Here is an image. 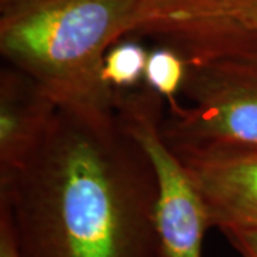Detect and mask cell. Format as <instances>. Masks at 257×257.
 Listing matches in <instances>:
<instances>
[{"label":"cell","instance_id":"obj_1","mask_svg":"<svg viewBox=\"0 0 257 257\" xmlns=\"http://www.w3.org/2000/svg\"><path fill=\"white\" fill-rule=\"evenodd\" d=\"M157 180L120 121L59 109L30 156L0 179L20 257H162Z\"/></svg>","mask_w":257,"mask_h":257},{"label":"cell","instance_id":"obj_2","mask_svg":"<svg viewBox=\"0 0 257 257\" xmlns=\"http://www.w3.org/2000/svg\"><path fill=\"white\" fill-rule=\"evenodd\" d=\"M145 0H16L0 6V55L59 109L116 116L117 90L103 79L104 56L138 30Z\"/></svg>","mask_w":257,"mask_h":257},{"label":"cell","instance_id":"obj_3","mask_svg":"<svg viewBox=\"0 0 257 257\" xmlns=\"http://www.w3.org/2000/svg\"><path fill=\"white\" fill-rule=\"evenodd\" d=\"M187 60L182 94L162 133L180 157L257 152V33L233 26L160 32Z\"/></svg>","mask_w":257,"mask_h":257},{"label":"cell","instance_id":"obj_4","mask_svg":"<svg viewBox=\"0 0 257 257\" xmlns=\"http://www.w3.org/2000/svg\"><path fill=\"white\" fill-rule=\"evenodd\" d=\"M116 111L126 130L145 149L156 175L162 257H203L204 236L213 226L187 167L163 138L165 100L143 84L117 90Z\"/></svg>","mask_w":257,"mask_h":257},{"label":"cell","instance_id":"obj_5","mask_svg":"<svg viewBox=\"0 0 257 257\" xmlns=\"http://www.w3.org/2000/svg\"><path fill=\"white\" fill-rule=\"evenodd\" d=\"M180 159L204 199L213 227L257 229V152Z\"/></svg>","mask_w":257,"mask_h":257},{"label":"cell","instance_id":"obj_6","mask_svg":"<svg viewBox=\"0 0 257 257\" xmlns=\"http://www.w3.org/2000/svg\"><path fill=\"white\" fill-rule=\"evenodd\" d=\"M59 107L35 80L5 64L0 72V179L30 156Z\"/></svg>","mask_w":257,"mask_h":257},{"label":"cell","instance_id":"obj_7","mask_svg":"<svg viewBox=\"0 0 257 257\" xmlns=\"http://www.w3.org/2000/svg\"><path fill=\"white\" fill-rule=\"evenodd\" d=\"M233 26L257 33V0H145L136 32Z\"/></svg>","mask_w":257,"mask_h":257},{"label":"cell","instance_id":"obj_8","mask_svg":"<svg viewBox=\"0 0 257 257\" xmlns=\"http://www.w3.org/2000/svg\"><path fill=\"white\" fill-rule=\"evenodd\" d=\"M186 74L187 60L183 53L166 43L149 52L143 84L165 100L166 110H175L182 104L179 96Z\"/></svg>","mask_w":257,"mask_h":257},{"label":"cell","instance_id":"obj_9","mask_svg":"<svg viewBox=\"0 0 257 257\" xmlns=\"http://www.w3.org/2000/svg\"><path fill=\"white\" fill-rule=\"evenodd\" d=\"M149 52L135 40L117 42L109 49L103 63V79L116 90H132L145 83Z\"/></svg>","mask_w":257,"mask_h":257},{"label":"cell","instance_id":"obj_10","mask_svg":"<svg viewBox=\"0 0 257 257\" xmlns=\"http://www.w3.org/2000/svg\"><path fill=\"white\" fill-rule=\"evenodd\" d=\"M220 231L239 257H257V229L226 227Z\"/></svg>","mask_w":257,"mask_h":257},{"label":"cell","instance_id":"obj_11","mask_svg":"<svg viewBox=\"0 0 257 257\" xmlns=\"http://www.w3.org/2000/svg\"><path fill=\"white\" fill-rule=\"evenodd\" d=\"M0 257H20L8 214L0 210Z\"/></svg>","mask_w":257,"mask_h":257},{"label":"cell","instance_id":"obj_12","mask_svg":"<svg viewBox=\"0 0 257 257\" xmlns=\"http://www.w3.org/2000/svg\"><path fill=\"white\" fill-rule=\"evenodd\" d=\"M10 2H16V0H0V6H2V5H8Z\"/></svg>","mask_w":257,"mask_h":257}]
</instances>
